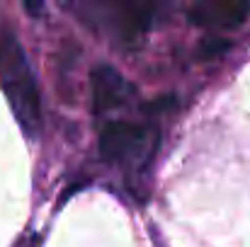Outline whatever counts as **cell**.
Listing matches in <instances>:
<instances>
[{
  "label": "cell",
  "instance_id": "obj_4",
  "mask_svg": "<svg viewBox=\"0 0 250 247\" xmlns=\"http://www.w3.org/2000/svg\"><path fill=\"white\" fill-rule=\"evenodd\" d=\"M90 85H92V107H95V114L100 119L119 114L134 102L131 85L112 66H97L92 71Z\"/></svg>",
  "mask_w": 250,
  "mask_h": 247
},
{
  "label": "cell",
  "instance_id": "obj_6",
  "mask_svg": "<svg viewBox=\"0 0 250 247\" xmlns=\"http://www.w3.org/2000/svg\"><path fill=\"white\" fill-rule=\"evenodd\" d=\"M24 7L29 15H39L42 7H44V0H24Z\"/></svg>",
  "mask_w": 250,
  "mask_h": 247
},
{
  "label": "cell",
  "instance_id": "obj_1",
  "mask_svg": "<svg viewBox=\"0 0 250 247\" xmlns=\"http://www.w3.org/2000/svg\"><path fill=\"white\" fill-rule=\"evenodd\" d=\"M0 87L17 124L34 138L42 129V95L27 54L10 29H0Z\"/></svg>",
  "mask_w": 250,
  "mask_h": 247
},
{
  "label": "cell",
  "instance_id": "obj_3",
  "mask_svg": "<svg viewBox=\"0 0 250 247\" xmlns=\"http://www.w3.org/2000/svg\"><path fill=\"white\" fill-rule=\"evenodd\" d=\"M166 5L167 0H97L102 27L122 44H139Z\"/></svg>",
  "mask_w": 250,
  "mask_h": 247
},
{
  "label": "cell",
  "instance_id": "obj_2",
  "mask_svg": "<svg viewBox=\"0 0 250 247\" xmlns=\"http://www.w3.org/2000/svg\"><path fill=\"white\" fill-rule=\"evenodd\" d=\"M161 143V133L151 121L129 116H102L97 148L107 163L129 170H144L153 160Z\"/></svg>",
  "mask_w": 250,
  "mask_h": 247
},
{
  "label": "cell",
  "instance_id": "obj_5",
  "mask_svg": "<svg viewBox=\"0 0 250 247\" xmlns=\"http://www.w3.org/2000/svg\"><path fill=\"white\" fill-rule=\"evenodd\" d=\"M250 15V0H194L192 22L209 29H236Z\"/></svg>",
  "mask_w": 250,
  "mask_h": 247
}]
</instances>
